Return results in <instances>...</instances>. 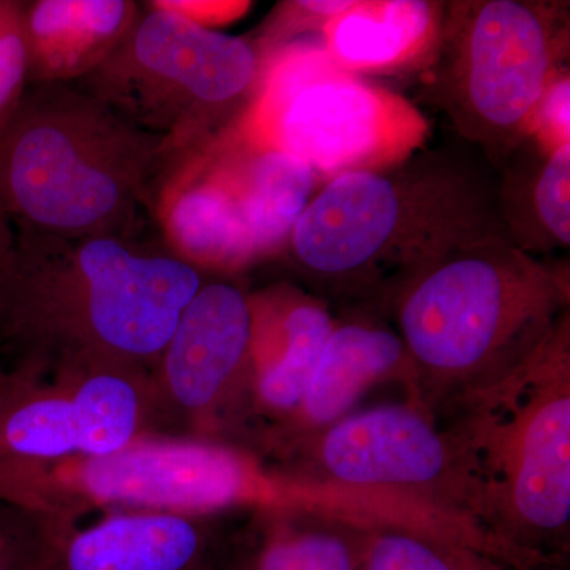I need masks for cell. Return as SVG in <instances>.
<instances>
[{
    "label": "cell",
    "mask_w": 570,
    "mask_h": 570,
    "mask_svg": "<svg viewBox=\"0 0 570 570\" xmlns=\"http://www.w3.org/2000/svg\"><path fill=\"white\" fill-rule=\"evenodd\" d=\"M77 452L104 459L129 448L138 417L137 393L115 374L89 377L70 400Z\"/></svg>",
    "instance_id": "d6986e66"
},
{
    "label": "cell",
    "mask_w": 570,
    "mask_h": 570,
    "mask_svg": "<svg viewBox=\"0 0 570 570\" xmlns=\"http://www.w3.org/2000/svg\"><path fill=\"white\" fill-rule=\"evenodd\" d=\"M400 379L411 385V362L393 330L370 324L335 325L295 414L307 436L355 411L381 382Z\"/></svg>",
    "instance_id": "5bb4252c"
},
{
    "label": "cell",
    "mask_w": 570,
    "mask_h": 570,
    "mask_svg": "<svg viewBox=\"0 0 570 570\" xmlns=\"http://www.w3.org/2000/svg\"><path fill=\"white\" fill-rule=\"evenodd\" d=\"M198 553L200 538L190 521L116 517L73 539L66 570H189Z\"/></svg>",
    "instance_id": "ac0fdd59"
},
{
    "label": "cell",
    "mask_w": 570,
    "mask_h": 570,
    "mask_svg": "<svg viewBox=\"0 0 570 570\" xmlns=\"http://www.w3.org/2000/svg\"><path fill=\"white\" fill-rule=\"evenodd\" d=\"M81 482L102 501L208 510L245 498L253 480L245 461L230 450L145 444L92 459L82 468Z\"/></svg>",
    "instance_id": "30bf717a"
},
{
    "label": "cell",
    "mask_w": 570,
    "mask_h": 570,
    "mask_svg": "<svg viewBox=\"0 0 570 570\" xmlns=\"http://www.w3.org/2000/svg\"><path fill=\"white\" fill-rule=\"evenodd\" d=\"M366 570H459L442 540L403 528H382L365 550Z\"/></svg>",
    "instance_id": "603a6c76"
},
{
    "label": "cell",
    "mask_w": 570,
    "mask_h": 570,
    "mask_svg": "<svg viewBox=\"0 0 570 570\" xmlns=\"http://www.w3.org/2000/svg\"><path fill=\"white\" fill-rule=\"evenodd\" d=\"M498 232H505L501 212L482 176L441 154L417 151L389 167L328 179L285 247L330 291L393 285L396 292L442 255Z\"/></svg>",
    "instance_id": "7a4b0ae2"
},
{
    "label": "cell",
    "mask_w": 570,
    "mask_h": 570,
    "mask_svg": "<svg viewBox=\"0 0 570 570\" xmlns=\"http://www.w3.org/2000/svg\"><path fill=\"white\" fill-rule=\"evenodd\" d=\"M29 86L26 0H0V134Z\"/></svg>",
    "instance_id": "7402d4cb"
},
{
    "label": "cell",
    "mask_w": 570,
    "mask_h": 570,
    "mask_svg": "<svg viewBox=\"0 0 570 570\" xmlns=\"http://www.w3.org/2000/svg\"><path fill=\"white\" fill-rule=\"evenodd\" d=\"M530 189L532 219L539 235L553 246L568 249L570 245V142L546 148Z\"/></svg>",
    "instance_id": "44dd1931"
},
{
    "label": "cell",
    "mask_w": 570,
    "mask_h": 570,
    "mask_svg": "<svg viewBox=\"0 0 570 570\" xmlns=\"http://www.w3.org/2000/svg\"><path fill=\"white\" fill-rule=\"evenodd\" d=\"M568 341L564 325L519 376L450 411L472 520L524 547L569 532Z\"/></svg>",
    "instance_id": "5b68a950"
},
{
    "label": "cell",
    "mask_w": 570,
    "mask_h": 570,
    "mask_svg": "<svg viewBox=\"0 0 570 570\" xmlns=\"http://www.w3.org/2000/svg\"><path fill=\"white\" fill-rule=\"evenodd\" d=\"M442 9L423 0L354 2L325 21L324 50L337 66L356 75L404 69L433 56Z\"/></svg>",
    "instance_id": "2e32d148"
},
{
    "label": "cell",
    "mask_w": 570,
    "mask_h": 570,
    "mask_svg": "<svg viewBox=\"0 0 570 570\" xmlns=\"http://www.w3.org/2000/svg\"><path fill=\"white\" fill-rule=\"evenodd\" d=\"M14 247H17V234H14L13 223L0 202V285L9 275Z\"/></svg>",
    "instance_id": "d4e9b609"
},
{
    "label": "cell",
    "mask_w": 570,
    "mask_h": 570,
    "mask_svg": "<svg viewBox=\"0 0 570 570\" xmlns=\"http://www.w3.org/2000/svg\"><path fill=\"white\" fill-rule=\"evenodd\" d=\"M566 305L558 276L505 232L420 269L395 292L415 403L450 412L519 376L561 332Z\"/></svg>",
    "instance_id": "6da1fadb"
},
{
    "label": "cell",
    "mask_w": 570,
    "mask_h": 570,
    "mask_svg": "<svg viewBox=\"0 0 570 570\" xmlns=\"http://www.w3.org/2000/svg\"><path fill=\"white\" fill-rule=\"evenodd\" d=\"M341 520L324 517L321 528H306L273 540L262 553L257 570H355L358 549L347 523L336 528Z\"/></svg>",
    "instance_id": "ffe728a7"
},
{
    "label": "cell",
    "mask_w": 570,
    "mask_h": 570,
    "mask_svg": "<svg viewBox=\"0 0 570 570\" xmlns=\"http://www.w3.org/2000/svg\"><path fill=\"white\" fill-rule=\"evenodd\" d=\"M171 157L77 82L29 85L0 134V202L14 232L126 238Z\"/></svg>",
    "instance_id": "3957f363"
},
{
    "label": "cell",
    "mask_w": 570,
    "mask_h": 570,
    "mask_svg": "<svg viewBox=\"0 0 570 570\" xmlns=\"http://www.w3.org/2000/svg\"><path fill=\"white\" fill-rule=\"evenodd\" d=\"M176 159L156 202L171 254L197 272H235L258 261L234 186L209 142Z\"/></svg>",
    "instance_id": "8fae6325"
},
{
    "label": "cell",
    "mask_w": 570,
    "mask_h": 570,
    "mask_svg": "<svg viewBox=\"0 0 570 570\" xmlns=\"http://www.w3.org/2000/svg\"><path fill=\"white\" fill-rule=\"evenodd\" d=\"M0 570H31L9 542L0 546Z\"/></svg>",
    "instance_id": "484cf974"
},
{
    "label": "cell",
    "mask_w": 570,
    "mask_h": 570,
    "mask_svg": "<svg viewBox=\"0 0 570 570\" xmlns=\"http://www.w3.org/2000/svg\"><path fill=\"white\" fill-rule=\"evenodd\" d=\"M250 299L232 284L202 285L165 347V377L183 406L200 409L253 354Z\"/></svg>",
    "instance_id": "7c38bea8"
},
{
    "label": "cell",
    "mask_w": 570,
    "mask_h": 570,
    "mask_svg": "<svg viewBox=\"0 0 570 570\" xmlns=\"http://www.w3.org/2000/svg\"><path fill=\"white\" fill-rule=\"evenodd\" d=\"M154 3L205 28H209L213 22L232 20L236 11L242 13L247 7V3L238 2H187V0H157Z\"/></svg>",
    "instance_id": "cb8c5ba5"
},
{
    "label": "cell",
    "mask_w": 570,
    "mask_h": 570,
    "mask_svg": "<svg viewBox=\"0 0 570 570\" xmlns=\"http://www.w3.org/2000/svg\"><path fill=\"white\" fill-rule=\"evenodd\" d=\"M253 352L257 355V392L273 411L295 412L316 370L335 322L321 303L288 299L279 305H257Z\"/></svg>",
    "instance_id": "e0dca14e"
},
{
    "label": "cell",
    "mask_w": 570,
    "mask_h": 570,
    "mask_svg": "<svg viewBox=\"0 0 570 570\" xmlns=\"http://www.w3.org/2000/svg\"><path fill=\"white\" fill-rule=\"evenodd\" d=\"M309 439L322 483L407 499L475 524L459 439L422 404L354 411Z\"/></svg>",
    "instance_id": "9c48e42d"
},
{
    "label": "cell",
    "mask_w": 570,
    "mask_h": 570,
    "mask_svg": "<svg viewBox=\"0 0 570 570\" xmlns=\"http://www.w3.org/2000/svg\"><path fill=\"white\" fill-rule=\"evenodd\" d=\"M148 6L110 58L75 82L179 156L208 145L246 110L262 56L249 40Z\"/></svg>",
    "instance_id": "52a82bcc"
},
{
    "label": "cell",
    "mask_w": 570,
    "mask_h": 570,
    "mask_svg": "<svg viewBox=\"0 0 570 570\" xmlns=\"http://www.w3.org/2000/svg\"><path fill=\"white\" fill-rule=\"evenodd\" d=\"M0 285V325L17 336H62L102 354H163L200 272L174 254H149L122 236L63 239L14 232Z\"/></svg>",
    "instance_id": "277c9868"
},
{
    "label": "cell",
    "mask_w": 570,
    "mask_h": 570,
    "mask_svg": "<svg viewBox=\"0 0 570 570\" xmlns=\"http://www.w3.org/2000/svg\"><path fill=\"white\" fill-rule=\"evenodd\" d=\"M245 214L258 258L287 246L316 190L313 168L292 154L249 148L216 137L209 141Z\"/></svg>",
    "instance_id": "9a60e30c"
},
{
    "label": "cell",
    "mask_w": 570,
    "mask_h": 570,
    "mask_svg": "<svg viewBox=\"0 0 570 570\" xmlns=\"http://www.w3.org/2000/svg\"><path fill=\"white\" fill-rule=\"evenodd\" d=\"M564 29L551 7L524 0L455 2L442 9L431 94L456 129L493 159L532 134L558 78Z\"/></svg>",
    "instance_id": "ba28073f"
},
{
    "label": "cell",
    "mask_w": 570,
    "mask_h": 570,
    "mask_svg": "<svg viewBox=\"0 0 570 570\" xmlns=\"http://www.w3.org/2000/svg\"><path fill=\"white\" fill-rule=\"evenodd\" d=\"M426 134L404 97L337 66L324 47L292 43L262 56L253 99L219 137L292 154L328 181L401 163Z\"/></svg>",
    "instance_id": "8992f818"
},
{
    "label": "cell",
    "mask_w": 570,
    "mask_h": 570,
    "mask_svg": "<svg viewBox=\"0 0 570 570\" xmlns=\"http://www.w3.org/2000/svg\"><path fill=\"white\" fill-rule=\"evenodd\" d=\"M140 14L130 0L26 2L29 85L81 80L110 58Z\"/></svg>",
    "instance_id": "4fadbf2b"
}]
</instances>
